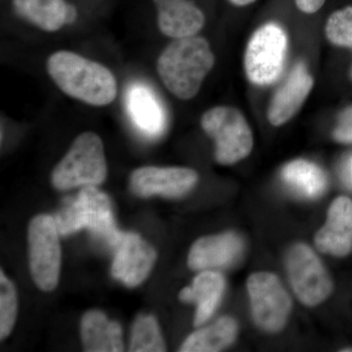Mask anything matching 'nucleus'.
I'll return each instance as SVG.
<instances>
[{"label":"nucleus","instance_id":"obj_1","mask_svg":"<svg viewBox=\"0 0 352 352\" xmlns=\"http://www.w3.org/2000/svg\"><path fill=\"white\" fill-rule=\"evenodd\" d=\"M214 63V54L207 39L192 36L176 38L168 44L157 59V69L171 94L190 100L199 94Z\"/></svg>","mask_w":352,"mask_h":352},{"label":"nucleus","instance_id":"obj_2","mask_svg":"<svg viewBox=\"0 0 352 352\" xmlns=\"http://www.w3.org/2000/svg\"><path fill=\"white\" fill-rule=\"evenodd\" d=\"M48 74L65 94L88 105H109L117 96L118 85L110 69L69 51L48 58Z\"/></svg>","mask_w":352,"mask_h":352},{"label":"nucleus","instance_id":"obj_3","mask_svg":"<svg viewBox=\"0 0 352 352\" xmlns=\"http://www.w3.org/2000/svg\"><path fill=\"white\" fill-rule=\"evenodd\" d=\"M104 145L94 132H85L74 141L68 153L55 166L51 182L58 190L97 186L107 178Z\"/></svg>","mask_w":352,"mask_h":352},{"label":"nucleus","instance_id":"obj_4","mask_svg":"<svg viewBox=\"0 0 352 352\" xmlns=\"http://www.w3.org/2000/svg\"><path fill=\"white\" fill-rule=\"evenodd\" d=\"M204 131L214 141L217 163L229 166L249 156L254 146L251 126L241 111L217 106L201 116Z\"/></svg>","mask_w":352,"mask_h":352},{"label":"nucleus","instance_id":"obj_5","mask_svg":"<svg viewBox=\"0 0 352 352\" xmlns=\"http://www.w3.org/2000/svg\"><path fill=\"white\" fill-rule=\"evenodd\" d=\"M288 52V36L281 25L267 23L252 34L245 47L244 68L250 82L270 85L283 72Z\"/></svg>","mask_w":352,"mask_h":352},{"label":"nucleus","instance_id":"obj_6","mask_svg":"<svg viewBox=\"0 0 352 352\" xmlns=\"http://www.w3.org/2000/svg\"><path fill=\"white\" fill-rule=\"evenodd\" d=\"M59 230L53 215L39 214L30 222V270L32 280L41 291L51 292L59 282L61 247Z\"/></svg>","mask_w":352,"mask_h":352},{"label":"nucleus","instance_id":"obj_7","mask_svg":"<svg viewBox=\"0 0 352 352\" xmlns=\"http://www.w3.org/2000/svg\"><path fill=\"white\" fill-rule=\"evenodd\" d=\"M287 272L296 298L307 307H316L333 292V282L320 259L305 244H296L287 256Z\"/></svg>","mask_w":352,"mask_h":352},{"label":"nucleus","instance_id":"obj_8","mask_svg":"<svg viewBox=\"0 0 352 352\" xmlns=\"http://www.w3.org/2000/svg\"><path fill=\"white\" fill-rule=\"evenodd\" d=\"M247 288L256 325L266 332L281 331L288 320L292 300L276 275L254 273L248 279Z\"/></svg>","mask_w":352,"mask_h":352},{"label":"nucleus","instance_id":"obj_9","mask_svg":"<svg viewBox=\"0 0 352 352\" xmlns=\"http://www.w3.org/2000/svg\"><path fill=\"white\" fill-rule=\"evenodd\" d=\"M197 182L198 173L191 168L143 166L131 173V188L140 197L177 198L188 193Z\"/></svg>","mask_w":352,"mask_h":352},{"label":"nucleus","instance_id":"obj_10","mask_svg":"<svg viewBox=\"0 0 352 352\" xmlns=\"http://www.w3.org/2000/svg\"><path fill=\"white\" fill-rule=\"evenodd\" d=\"M76 197L82 228L103 244L117 249L124 233L116 226L110 198L96 186L82 187Z\"/></svg>","mask_w":352,"mask_h":352},{"label":"nucleus","instance_id":"obj_11","mask_svg":"<svg viewBox=\"0 0 352 352\" xmlns=\"http://www.w3.org/2000/svg\"><path fill=\"white\" fill-rule=\"evenodd\" d=\"M156 259L154 248L140 236L124 233L116 249L112 275L127 287L138 286L151 272Z\"/></svg>","mask_w":352,"mask_h":352},{"label":"nucleus","instance_id":"obj_12","mask_svg":"<svg viewBox=\"0 0 352 352\" xmlns=\"http://www.w3.org/2000/svg\"><path fill=\"white\" fill-rule=\"evenodd\" d=\"M314 85V78L305 64L296 65L271 99L267 110L268 122L274 126L288 122L302 107Z\"/></svg>","mask_w":352,"mask_h":352},{"label":"nucleus","instance_id":"obj_13","mask_svg":"<svg viewBox=\"0 0 352 352\" xmlns=\"http://www.w3.org/2000/svg\"><path fill=\"white\" fill-rule=\"evenodd\" d=\"M317 249L324 254L346 256L352 249V201L342 196L329 208L325 226L316 233Z\"/></svg>","mask_w":352,"mask_h":352},{"label":"nucleus","instance_id":"obj_14","mask_svg":"<svg viewBox=\"0 0 352 352\" xmlns=\"http://www.w3.org/2000/svg\"><path fill=\"white\" fill-rule=\"evenodd\" d=\"M244 241L238 234L227 232L196 241L190 250L188 265L192 270L226 267L240 258Z\"/></svg>","mask_w":352,"mask_h":352},{"label":"nucleus","instance_id":"obj_15","mask_svg":"<svg viewBox=\"0 0 352 352\" xmlns=\"http://www.w3.org/2000/svg\"><path fill=\"white\" fill-rule=\"evenodd\" d=\"M126 106L129 119L148 138L161 135L166 126V113L151 87L134 82L127 88Z\"/></svg>","mask_w":352,"mask_h":352},{"label":"nucleus","instance_id":"obj_16","mask_svg":"<svg viewBox=\"0 0 352 352\" xmlns=\"http://www.w3.org/2000/svg\"><path fill=\"white\" fill-rule=\"evenodd\" d=\"M157 25L164 36L173 39L197 36L206 23L205 14L191 0H153Z\"/></svg>","mask_w":352,"mask_h":352},{"label":"nucleus","instance_id":"obj_17","mask_svg":"<svg viewBox=\"0 0 352 352\" xmlns=\"http://www.w3.org/2000/svg\"><path fill=\"white\" fill-rule=\"evenodd\" d=\"M226 289V280L219 272L204 270L194 279L191 287L182 289L180 300L196 302L197 310L194 324L203 325L214 314Z\"/></svg>","mask_w":352,"mask_h":352},{"label":"nucleus","instance_id":"obj_18","mask_svg":"<svg viewBox=\"0 0 352 352\" xmlns=\"http://www.w3.org/2000/svg\"><path fill=\"white\" fill-rule=\"evenodd\" d=\"M80 335L85 351H124L122 328L117 322L109 320L107 316L98 310H89L83 315Z\"/></svg>","mask_w":352,"mask_h":352},{"label":"nucleus","instance_id":"obj_19","mask_svg":"<svg viewBox=\"0 0 352 352\" xmlns=\"http://www.w3.org/2000/svg\"><path fill=\"white\" fill-rule=\"evenodd\" d=\"M13 6L18 15L43 31H59L67 25L65 0H13Z\"/></svg>","mask_w":352,"mask_h":352},{"label":"nucleus","instance_id":"obj_20","mask_svg":"<svg viewBox=\"0 0 352 352\" xmlns=\"http://www.w3.org/2000/svg\"><path fill=\"white\" fill-rule=\"evenodd\" d=\"M282 178L289 188L307 199L319 198L328 186L324 170L307 160H296L287 164L282 170Z\"/></svg>","mask_w":352,"mask_h":352},{"label":"nucleus","instance_id":"obj_21","mask_svg":"<svg viewBox=\"0 0 352 352\" xmlns=\"http://www.w3.org/2000/svg\"><path fill=\"white\" fill-rule=\"evenodd\" d=\"M238 325L231 317L219 319L210 327L191 333L183 342L182 352H217L230 346L237 336Z\"/></svg>","mask_w":352,"mask_h":352},{"label":"nucleus","instance_id":"obj_22","mask_svg":"<svg viewBox=\"0 0 352 352\" xmlns=\"http://www.w3.org/2000/svg\"><path fill=\"white\" fill-rule=\"evenodd\" d=\"M129 351L133 352L166 351L159 324L152 315H139L132 326Z\"/></svg>","mask_w":352,"mask_h":352},{"label":"nucleus","instance_id":"obj_23","mask_svg":"<svg viewBox=\"0 0 352 352\" xmlns=\"http://www.w3.org/2000/svg\"><path fill=\"white\" fill-rule=\"evenodd\" d=\"M17 292L12 282L0 272V338L6 339L11 333L17 318Z\"/></svg>","mask_w":352,"mask_h":352},{"label":"nucleus","instance_id":"obj_24","mask_svg":"<svg viewBox=\"0 0 352 352\" xmlns=\"http://www.w3.org/2000/svg\"><path fill=\"white\" fill-rule=\"evenodd\" d=\"M325 34L333 45L352 50V6L331 14L326 23ZM351 76L352 80V69Z\"/></svg>","mask_w":352,"mask_h":352},{"label":"nucleus","instance_id":"obj_25","mask_svg":"<svg viewBox=\"0 0 352 352\" xmlns=\"http://www.w3.org/2000/svg\"><path fill=\"white\" fill-rule=\"evenodd\" d=\"M333 138L342 144H352V106L342 111L338 118Z\"/></svg>","mask_w":352,"mask_h":352},{"label":"nucleus","instance_id":"obj_26","mask_svg":"<svg viewBox=\"0 0 352 352\" xmlns=\"http://www.w3.org/2000/svg\"><path fill=\"white\" fill-rule=\"evenodd\" d=\"M296 6L302 12L314 14L320 10L326 0H295Z\"/></svg>","mask_w":352,"mask_h":352},{"label":"nucleus","instance_id":"obj_27","mask_svg":"<svg viewBox=\"0 0 352 352\" xmlns=\"http://www.w3.org/2000/svg\"><path fill=\"white\" fill-rule=\"evenodd\" d=\"M76 9L75 6L69 4L68 14H67V25L73 24L76 19Z\"/></svg>","mask_w":352,"mask_h":352},{"label":"nucleus","instance_id":"obj_28","mask_svg":"<svg viewBox=\"0 0 352 352\" xmlns=\"http://www.w3.org/2000/svg\"><path fill=\"white\" fill-rule=\"evenodd\" d=\"M254 1H256V0H229L230 3L238 7L248 6H250V4L254 3Z\"/></svg>","mask_w":352,"mask_h":352},{"label":"nucleus","instance_id":"obj_29","mask_svg":"<svg viewBox=\"0 0 352 352\" xmlns=\"http://www.w3.org/2000/svg\"><path fill=\"white\" fill-rule=\"evenodd\" d=\"M349 178H351V182L352 184V157L351 162H349Z\"/></svg>","mask_w":352,"mask_h":352},{"label":"nucleus","instance_id":"obj_30","mask_svg":"<svg viewBox=\"0 0 352 352\" xmlns=\"http://www.w3.org/2000/svg\"><path fill=\"white\" fill-rule=\"evenodd\" d=\"M342 351H352V349H344Z\"/></svg>","mask_w":352,"mask_h":352}]
</instances>
